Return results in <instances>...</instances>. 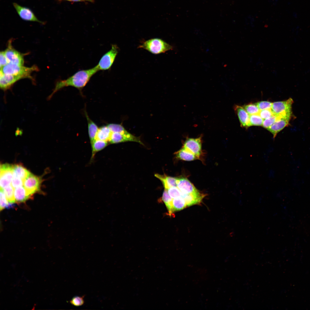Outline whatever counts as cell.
I'll use <instances>...</instances> for the list:
<instances>
[{"label": "cell", "mask_w": 310, "mask_h": 310, "mask_svg": "<svg viewBox=\"0 0 310 310\" xmlns=\"http://www.w3.org/2000/svg\"><path fill=\"white\" fill-rule=\"evenodd\" d=\"M99 71L96 65L91 69L78 71L66 80L59 81L49 97L51 98L53 94L59 90L68 86L75 87L81 91L91 78Z\"/></svg>", "instance_id": "cell-1"}, {"label": "cell", "mask_w": 310, "mask_h": 310, "mask_svg": "<svg viewBox=\"0 0 310 310\" xmlns=\"http://www.w3.org/2000/svg\"><path fill=\"white\" fill-rule=\"evenodd\" d=\"M138 48L143 49L154 54H159L172 50L173 47L162 40L156 38L145 41Z\"/></svg>", "instance_id": "cell-2"}, {"label": "cell", "mask_w": 310, "mask_h": 310, "mask_svg": "<svg viewBox=\"0 0 310 310\" xmlns=\"http://www.w3.org/2000/svg\"><path fill=\"white\" fill-rule=\"evenodd\" d=\"M38 69L37 67L35 65L31 67H27L23 65L8 63L1 68L0 71L5 74L19 76L22 78L32 79L31 73Z\"/></svg>", "instance_id": "cell-3"}, {"label": "cell", "mask_w": 310, "mask_h": 310, "mask_svg": "<svg viewBox=\"0 0 310 310\" xmlns=\"http://www.w3.org/2000/svg\"><path fill=\"white\" fill-rule=\"evenodd\" d=\"M119 51L116 44H112L111 49L104 54L96 65L99 71L110 69Z\"/></svg>", "instance_id": "cell-4"}, {"label": "cell", "mask_w": 310, "mask_h": 310, "mask_svg": "<svg viewBox=\"0 0 310 310\" xmlns=\"http://www.w3.org/2000/svg\"><path fill=\"white\" fill-rule=\"evenodd\" d=\"M293 100L291 98L281 101L274 102L272 103L271 110L274 115H284L292 114V105Z\"/></svg>", "instance_id": "cell-5"}, {"label": "cell", "mask_w": 310, "mask_h": 310, "mask_svg": "<svg viewBox=\"0 0 310 310\" xmlns=\"http://www.w3.org/2000/svg\"><path fill=\"white\" fill-rule=\"evenodd\" d=\"M128 141L136 142L144 145L140 137L133 135L127 130L123 132H112L109 142L116 144Z\"/></svg>", "instance_id": "cell-6"}, {"label": "cell", "mask_w": 310, "mask_h": 310, "mask_svg": "<svg viewBox=\"0 0 310 310\" xmlns=\"http://www.w3.org/2000/svg\"><path fill=\"white\" fill-rule=\"evenodd\" d=\"M292 115V114L277 115V119L275 123L267 129L273 135L274 139L278 133L289 125Z\"/></svg>", "instance_id": "cell-7"}, {"label": "cell", "mask_w": 310, "mask_h": 310, "mask_svg": "<svg viewBox=\"0 0 310 310\" xmlns=\"http://www.w3.org/2000/svg\"><path fill=\"white\" fill-rule=\"evenodd\" d=\"M202 144L201 136L195 138H187L185 141L183 148L199 159L202 153Z\"/></svg>", "instance_id": "cell-8"}, {"label": "cell", "mask_w": 310, "mask_h": 310, "mask_svg": "<svg viewBox=\"0 0 310 310\" xmlns=\"http://www.w3.org/2000/svg\"><path fill=\"white\" fill-rule=\"evenodd\" d=\"M0 177L1 189L10 185L13 178V165L7 164L1 165Z\"/></svg>", "instance_id": "cell-9"}, {"label": "cell", "mask_w": 310, "mask_h": 310, "mask_svg": "<svg viewBox=\"0 0 310 310\" xmlns=\"http://www.w3.org/2000/svg\"><path fill=\"white\" fill-rule=\"evenodd\" d=\"M13 5L16 11L22 20L29 21L37 22L44 24V22L39 20L32 11L30 8L22 6L15 3Z\"/></svg>", "instance_id": "cell-10"}, {"label": "cell", "mask_w": 310, "mask_h": 310, "mask_svg": "<svg viewBox=\"0 0 310 310\" xmlns=\"http://www.w3.org/2000/svg\"><path fill=\"white\" fill-rule=\"evenodd\" d=\"M4 51L8 63L23 65L24 63L23 55L12 47L11 41L9 42L7 48Z\"/></svg>", "instance_id": "cell-11"}, {"label": "cell", "mask_w": 310, "mask_h": 310, "mask_svg": "<svg viewBox=\"0 0 310 310\" xmlns=\"http://www.w3.org/2000/svg\"><path fill=\"white\" fill-rule=\"evenodd\" d=\"M40 183L39 178L30 173L24 181L23 186L28 193L31 195L39 190Z\"/></svg>", "instance_id": "cell-12"}, {"label": "cell", "mask_w": 310, "mask_h": 310, "mask_svg": "<svg viewBox=\"0 0 310 310\" xmlns=\"http://www.w3.org/2000/svg\"><path fill=\"white\" fill-rule=\"evenodd\" d=\"M177 187L185 194L193 193L199 191L189 180L184 177L178 178Z\"/></svg>", "instance_id": "cell-13"}, {"label": "cell", "mask_w": 310, "mask_h": 310, "mask_svg": "<svg viewBox=\"0 0 310 310\" xmlns=\"http://www.w3.org/2000/svg\"><path fill=\"white\" fill-rule=\"evenodd\" d=\"M21 79L22 78L20 76L5 74L0 71V87L3 90H6L14 83Z\"/></svg>", "instance_id": "cell-14"}, {"label": "cell", "mask_w": 310, "mask_h": 310, "mask_svg": "<svg viewBox=\"0 0 310 310\" xmlns=\"http://www.w3.org/2000/svg\"><path fill=\"white\" fill-rule=\"evenodd\" d=\"M205 195L199 191L191 194H185L182 193L181 197L184 200L187 206L199 204L204 197Z\"/></svg>", "instance_id": "cell-15"}, {"label": "cell", "mask_w": 310, "mask_h": 310, "mask_svg": "<svg viewBox=\"0 0 310 310\" xmlns=\"http://www.w3.org/2000/svg\"><path fill=\"white\" fill-rule=\"evenodd\" d=\"M234 109L238 116L241 126L246 128L249 127V115L243 107L237 105L235 106Z\"/></svg>", "instance_id": "cell-16"}, {"label": "cell", "mask_w": 310, "mask_h": 310, "mask_svg": "<svg viewBox=\"0 0 310 310\" xmlns=\"http://www.w3.org/2000/svg\"><path fill=\"white\" fill-rule=\"evenodd\" d=\"M154 176L161 181L165 189L167 190L172 187H177L178 178L158 174H156Z\"/></svg>", "instance_id": "cell-17"}, {"label": "cell", "mask_w": 310, "mask_h": 310, "mask_svg": "<svg viewBox=\"0 0 310 310\" xmlns=\"http://www.w3.org/2000/svg\"><path fill=\"white\" fill-rule=\"evenodd\" d=\"M14 194L15 201L18 203L24 202L31 196L28 193L24 186L15 188Z\"/></svg>", "instance_id": "cell-18"}, {"label": "cell", "mask_w": 310, "mask_h": 310, "mask_svg": "<svg viewBox=\"0 0 310 310\" xmlns=\"http://www.w3.org/2000/svg\"><path fill=\"white\" fill-rule=\"evenodd\" d=\"M85 113L87 121L88 135L91 144L96 139L99 128L96 124L89 117L86 112H85Z\"/></svg>", "instance_id": "cell-19"}, {"label": "cell", "mask_w": 310, "mask_h": 310, "mask_svg": "<svg viewBox=\"0 0 310 310\" xmlns=\"http://www.w3.org/2000/svg\"><path fill=\"white\" fill-rule=\"evenodd\" d=\"M176 158L179 160L191 161L199 158L194 154L182 148L175 153Z\"/></svg>", "instance_id": "cell-20"}, {"label": "cell", "mask_w": 310, "mask_h": 310, "mask_svg": "<svg viewBox=\"0 0 310 310\" xmlns=\"http://www.w3.org/2000/svg\"><path fill=\"white\" fill-rule=\"evenodd\" d=\"M30 173L22 165L18 164L13 165V176L19 178L23 181Z\"/></svg>", "instance_id": "cell-21"}, {"label": "cell", "mask_w": 310, "mask_h": 310, "mask_svg": "<svg viewBox=\"0 0 310 310\" xmlns=\"http://www.w3.org/2000/svg\"><path fill=\"white\" fill-rule=\"evenodd\" d=\"M111 133L107 125L100 127L98 128L96 139L109 142Z\"/></svg>", "instance_id": "cell-22"}, {"label": "cell", "mask_w": 310, "mask_h": 310, "mask_svg": "<svg viewBox=\"0 0 310 310\" xmlns=\"http://www.w3.org/2000/svg\"><path fill=\"white\" fill-rule=\"evenodd\" d=\"M162 199L167 207L170 215L174 212L173 208V199L169 195L167 190L164 189L163 191Z\"/></svg>", "instance_id": "cell-23"}, {"label": "cell", "mask_w": 310, "mask_h": 310, "mask_svg": "<svg viewBox=\"0 0 310 310\" xmlns=\"http://www.w3.org/2000/svg\"><path fill=\"white\" fill-rule=\"evenodd\" d=\"M92 147V157H94L95 153L104 148L108 145V142L98 139L95 140L91 144Z\"/></svg>", "instance_id": "cell-24"}, {"label": "cell", "mask_w": 310, "mask_h": 310, "mask_svg": "<svg viewBox=\"0 0 310 310\" xmlns=\"http://www.w3.org/2000/svg\"><path fill=\"white\" fill-rule=\"evenodd\" d=\"M173 204L174 212L182 210L187 206L184 200L181 197L173 199Z\"/></svg>", "instance_id": "cell-25"}, {"label": "cell", "mask_w": 310, "mask_h": 310, "mask_svg": "<svg viewBox=\"0 0 310 310\" xmlns=\"http://www.w3.org/2000/svg\"><path fill=\"white\" fill-rule=\"evenodd\" d=\"M263 119L259 114L249 115V126H262Z\"/></svg>", "instance_id": "cell-26"}, {"label": "cell", "mask_w": 310, "mask_h": 310, "mask_svg": "<svg viewBox=\"0 0 310 310\" xmlns=\"http://www.w3.org/2000/svg\"><path fill=\"white\" fill-rule=\"evenodd\" d=\"M3 189L9 202L13 204L15 201L14 197V188L12 185H10Z\"/></svg>", "instance_id": "cell-27"}, {"label": "cell", "mask_w": 310, "mask_h": 310, "mask_svg": "<svg viewBox=\"0 0 310 310\" xmlns=\"http://www.w3.org/2000/svg\"><path fill=\"white\" fill-rule=\"evenodd\" d=\"M0 209L1 211L5 208L11 207L13 204L9 202L3 190L0 189Z\"/></svg>", "instance_id": "cell-28"}, {"label": "cell", "mask_w": 310, "mask_h": 310, "mask_svg": "<svg viewBox=\"0 0 310 310\" xmlns=\"http://www.w3.org/2000/svg\"><path fill=\"white\" fill-rule=\"evenodd\" d=\"M249 115L257 114L260 110L255 104L250 103L243 106Z\"/></svg>", "instance_id": "cell-29"}, {"label": "cell", "mask_w": 310, "mask_h": 310, "mask_svg": "<svg viewBox=\"0 0 310 310\" xmlns=\"http://www.w3.org/2000/svg\"><path fill=\"white\" fill-rule=\"evenodd\" d=\"M167 191L170 196L173 199L181 197L182 195V193L177 187H171Z\"/></svg>", "instance_id": "cell-30"}, {"label": "cell", "mask_w": 310, "mask_h": 310, "mask_svg": "<svg viewBox=\"0 0 310 310\" xmlns=\"http://www.w3.org/2000/svg\"><path fill=\"white\" fill-rule=\"evenodd\" d=\"M277 117V115H273L268 118L263 119L262 126L266 129H267L275 123Z\"/></svg>", "instance_id": "cell-31"}, {"label": "cell", "mask_w": 310, "mask_h": 310, "mask_svg": "<svg viewBox=\"0 0 310 310\" xmlns=\"http://www.w3.org/2000/svg\"><path fill=\"white\" fill-rule=\"evenodd\" d=\"M272 103L268 101H261L255 103L260 110L266 109H271Z\"/></svg>", "instance_id": "cell-32"}, {"label": "cell", "mask_w": 310, "mask_h": 310, "mask_svg": "<svg viewBox=\"0 0 310 310\" xmlns=\"http://www.w3.org/2000/svg\"><path fill=\"white\" fill-rule=\"evenodd\" d=\"M84 296H76L73 297L70 301V303L75 306H80L84 303Z\"/></svg>", "instance_id": "cell-33"}, {"label": "cell", "mask_w": 310, "mask_h": 310, "mask_svg": "<svg viewBox=\"0 0 310 310\" xmlns=\"http://www.w3.org/2000/svg\"><path fill=\"white\" fill-rule=\"evenodd\" d=\"M258 114L263 119L268 118L273 115L271 109L260 110Z\"/></svg>", "instance_id": "cell-34"}, {"label": "cell", "mask_w": 310, "mask_h": 310, "mask_svg": "<svg viewBox=\"0 0 310 310\" xmlns=\"http://www.w3.org/2000/svg\"><path fill=\"white\" fill-rule=\"evenodd\" d=\"M24 181L21 179L15 176H13L11 181V185L14 188L21 186L23 185Z\"/></svg>", "instance_id": "cell-35"}, {"label": "cell", "mask_w": 310, "mask_h": 310, "mask_svg": "<svg viewBox=\"0 0 310 310\" xmlns=\"http://www.w3.org/2000/svg\"><path fill=\"white\" fill-rule=\"evenodd\" d=\"M8 63V62L5 55V51H1L0 53V68Z\"/></svg>", "instance_id": "cell-36"}, {"label": "cell", "mask_w": 310, "mask_h": 310, "mask_svg": "<svg viewBox=\"0 0 310 310\" xmlns=\"http://www.w3.org/2000/svg\"><path fill=\"white\" fill-rule=\"evenodd\" d=\"M59 1H67L72 2L88 1L92 2L93 0H58Z\"/></svg>", "instance_id": "cell-37"}]
</instances>
